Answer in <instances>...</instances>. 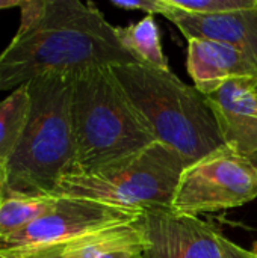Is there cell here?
<instances>
[{
    "mask_svg": "<svg viewBox=\"0 0 257 258\" xmlns=\"http://www.w3.org/2000/svg\"><path fill=\"white\" fill-rule=\"evenodd\" d=\"M138 63L114 27L92 3L45 0L41 15L18 27L0 53V92L41 76H70L94 67Z\"/></svg>",
    "mask_w": 257,
    "mask_h": 258,
    "instance_id": "1",
    "label": "cell"
},
{
    "mask_svg": "<svg viewBox=\"0 0 257 258\" xmlns=\"http://www.w3.org/2000/svg\"><path fill=\"white\" fill-rule=\"evenodd\" d=\"M76 258H144V237L138 222L98 233L82 246L62 254Z\"/></svg>",
    "mask_w": 257,
    "mask_h": 258,
    "instance_id": "12",
    "label": "cell"
},
{
    "mask_svg": "<svg viewBox=\"0 0 257 258\" xmlns=\"http://www.w3.org/2000/svg\"><path fill=\"white\" fill-rule=\"evenodd\" d=\"M250 252H251V257L257 258V240L253 243V248H251V251H250Z\"/></svg>",
    "mask_w": 257,
    "mask_h": 258,
    "instance_id": "21",
    "label": "cell"
},
{
    "mask_svg": "<svg viewBox=\"0 0 257 258\" xmlns=\"http://www.w3.org/2000/svg\"><path fill=\"white\" fill-rule=\"evenodd\" d=\"M50 258H76L73 255H58V257H50Z\"/></svg>",
    "mask_w": 257,
    "mask_h": 258,
    "instance_id": "22",
    "label": "cell"
},
{
    "mask_svg": "<svg viewBox=\"0 0 257 258\" xmlns=\"http://www.w3.org/2000/svg\"><path fill=\"white\" fill-rule=\"evenodd\" d=\"M117 35L138 63L170 71L168 59L161 42V32L153 15H145L142 20L126 27H117Z\"/></svg>",
    "mask_w": 257,
    "mask_h": 258,
    "instance_id": "13",
    "label": "cell"
},
{
    "mask_svg": "<svg viewBox=\"0 0 257 258\" xmlns=\"http://www.w3.org/2000/svg\"><path fill=\"white\" fill-rule=\"evenodd\" d=\"M74 165L71 174H92L158 142L111 67L73 77Z\"/></svg>",
    "mask_w": 257,
    "mask_h": 258,
    "instance_id": "2",
    "label": "cell"
},
{
    "mask_svg": "<svg viewBox=\"0 0 257 258\" xmlns=\"http://www.w3.org/2000/svg\"><path fill=\"white\" fill-rule=\"evenodd\" d=\"M58 197H30L3 189L0 200V239L8 237L50 212Z\"/></svg>",
    "mask_w": 257,
    "mask_h": 258,
    "instance_id": "15",
    "label": "cell"
},
{
    "mask_svg": "<svg viewBox=\"0 0 257 258\" xmlns=\"http://www.w3.org/2000/svg\"><path fill=\"white\" fill-rule=\"evenodd\" d=\"M112 70L156 141L177 151L186 166L224 145L208 97L182 82L171 70L142 63Z\"/></svg>",
    "mask_w": 257,
    "mask_h": 258,
    "instance_id": "4",
    "label": "cell"
},
{
    "mask_svg": "<svg viewBox=\"0 0 257 258\" xmlns=\"http://www.w3.org/2000/svg\"><path fill=\"white\" fill-rule=\"evenodd\" d=\"M173 6L200 15H218L254 9L257 0H168Z\"/></svg>",
    "mask_w": 257,
    "mask_h": 258,
    "instance_id": "16",
    "label": "cell"
},
{
    "mask_svg": "<svg viewBox=\"0 0 257 258\" xmlns=\"http://www.w3.org/2000/svg\"><path fill=\"white\" fill-rule=\"evenodd\" d=\"M29 115L5 172V189L20 195L53 197L74 165L71 115L73 77L41 76L27 83Z\"/></svg>",
    "mask_w": 257,
    "mask_h": 258,
    "instance_id": "3",
    "label": "cell"
},
{
    "mask_svg": "<svg viewBox=\"0 0 257 258\" xmlns=\"http://www.w3.org/2000/svg\"><path fill=\"white\" fill-rule=\"evenodd\" d=\"M0 258H8L6 255H3V254H0Z\"/></svg>",
    "mask_w": 257,
    "mask_h": 258,
    "instance_id": "24",
    "label": "cell"
},
{
    "mask_svg": "<svg viewBox=\"0 0 257 258\" xmlns=\"http://www.w3.org/2000/svg\"><path fill=\"white\" fill-rule=\"evenodd\" d=\"M23 0H0V11L2 9H11V8H20Z\"/></svg>",
    "mask_w": 257,
    "mask_h": 258,
    "instance_id": "18",
    "label": "cell"
},
{
    "mask_svg": "<svg viewBox=\"0 0 257 258\" xmlns=\"http://www.w3.org/2000/svg\"><path fill=\"white\" fill-rule=\"evenodd\" d=\"M138 227L144 258H253L208 222L170 207L144 210Z\"/></svg>",
    "mask_w": 257,
    "mask_h": 258,
    "instance_id": "8",
    "label": "cell"
},
{
    "mask_svg": "<svg viewBox=\"0 0 257 258\" xmlns=\"http://www.w3.org/2000/svg\"><path fill=\"white\" fill-rule=\"evenodd\" d=\"M3 189H5V172H0V200H2Z\"/></svg>",
    "mask_w": 257,
    "mask_h": 258,
    "instance_id": "19",
    "label": "cell"
},
{
    "mask_svg": "<svg viewBox=\"0 0 257 258\" xmlns=\"http://www.w3.org/2000/svg\"><path fill=\"white\" fill-rule=\"evenodd\" d=\"M186 68L194 86L206 97L232 79H257V59L224 42L188 39Z\"/></svg>",
    "mask_w": 257,
    "mask_h": 258,
    "instance_id": "10",
    "label": "cell"
},
{
    "mask_svg": "<svg viewBox=\"0 0 257 258\" xmlns=\"http://www.w3.org/2000/svg\"><path fill=\"white\" fill-rule=\"evenodd\" d=\"M248 159L251 160V163L254 165V168L257 169V153H254V154H251V156H248Z\"/></svg>",
    "mask_w": 257,
    "mask_h": 258,
    "instance_id": "20",
    "label": "cell"
},
{
    "mask_svg": "<svg viewBox=\"0 0 257 258\" xmlns=\"http://www.w3.org/2000/svg\"><path fill=\"white\" fill-rule=\"evenodd\" d=\"M257 79H232L208 95L224 145L244 156L257 153Z\"/></svg>",
    "mask_w": 257,
    "mask_h": 258,
    "instance_id": "9",
    "label": "cell"
},
{
    "mask_svg": "<svg viewBox=\"0 0 257 258\" xmlns=\"http://www.w3.org/2000/svg\"><path fill=\"white\" fill-rule=\"evenodd\" d=\"M256 198L254 165L235 148L223 145L183 169L170 209L197 216L236 209Z\"/></svg>",
    "mask_w": 257,
    "mask_h": 258,
    "instance_id": "7",
    "label": "cell"
},
{
    "mask_svg": "<svg viewBox=\"0 0 257 258\" xmlns=\"http://www.w3.org/2000/svg\"><path fill=\"white\" fill-rule=\"evenodd\" d=\"M114 6L124 9V11H142L147 15L159 14L162 15L164 11V0H112Z\"/></svg>",
    "mask_w": 257,
    "mask_h": 258,
    "instance_id": "17",
    "label": "cell"
},
{
    "mask_svg": "<svg viewBox=\"0 0 257 258\" xmlns=\"http://www.w3.org/2000/svg\"><path fill=\"white\" fill-rule=\"evenodd\" d=\"M185 168L186 162L177 151L155 142L97 172L62 177L53 197L89 200L139 212L168 209Z\"/></svg>",
    "mask_w": 257,
    "mask_h": 258,
    "instance_id": "5",
    "label": "cell"
},
{
    "mask_svg": "<svg viewBox=\"0 0 257 258\" xmlns=\"http://www.w3.org/2000/svg\"><path fill=\"white\" fill-rule=\"evenodd\" d=\"M142 212L89 200L58 198L55 207L26 228L0 239L8 258H50L67 254L92 236L139 221Z\"/></svg>",
    "mask_w": 257,
    "mask_h": 258,
    "instance_id": "6",
    "label": "cell"
},
{
    "mask_svg": "<svg viewBox=\"0 0 257 258\" xmlns=\"http://www.w3.org/2000/svg\"><path fill=\"white\" fill-rule=\"evenodd\" d=\"M29 103L27 83L0 100V172H6V166L17 150L27 121Z\"/></svg>",
    "mask_w": 257,
    "mask_h": 258,
    "instance_id": "14",
    "label": "cell"
},
{
    "mask_svg": "<svg viewBox=\"0 0 257 258\" xmlns=\"http://www.w3.org/2000/svg\"><path fill=\"white\" fill-rule=\"evenodd\" d=\"M162 15L174 23L186 39L206 38L235 45L257 59V8L218 15L182 11L164 0Z\"/></svg>",
    "mask_w": 257,
    "mask_h": 258,
    "instance_id": "11",
    "label": "cell"
},
{
    "mask_svg": "<svg viewBox=\"0 0 257 258\" xmlns=\"http://www.w3.org/2000/svg\"><path fill=\"white\" fill-rule=\"evenodd\" d=\"M254 92H256V94H257V83H256V85H254Z\"/></svg>",
    "mask_w": 257,
    "mask_h": 258,
    "instance_id": "23",
    "label": "cell"
}]
</instances>
